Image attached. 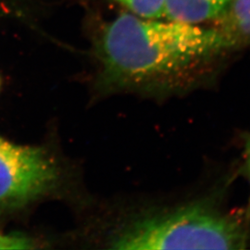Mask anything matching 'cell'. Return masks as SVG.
Listing matches in <instances>:
<instances>
[{
    "label": "cell",
    "mask_w": 250,
    "mask_h": 250,
    "mask_svg": "<svg viewBox=\"0 0 250 250\" xmlns=\"http://www.w3.org/2000/svg\"><path fill=\"white\" fill-rule=\"evenodd\" d=\"M245 172L249 181L250 190V135L245 144Z\"/></svg>",
    "instance_id": "ba28073f"
},
{
    "label": "cell",
    "mask_w": 250,
    "mask_h": 250,
    "mask_svg": "<svg viewBox=\"0 0 250 250\" xmlns=\"http://www.w3.org/2000/svg\"><path fill=\"white\" fill-rule=\"evenodd\" d=\"M246 221L206 200L153 206L124 224L111 240L120 250H246Z\"/></svg>",
    "instance_id": "7a4b0ae2"
},
{
    "label": "cell",
    "mask_w": 250,
    "mask_h": 250,
    "mask_svg": "<svg viewBox=\"0 0 250 250\" xmlns=\"http://www.w3.org/2000/svg\"><path fill=\"white\" fill-rule=\"evenodd\" d=\"M100 50L107 88L161 97L197 87L232 47L213 26L129 12L108 23Z\"/></svg>",
    "instance_id": "6da1fadb"
},
{
    "label": "cell",
    "mask_w": 250,
    "mask_h": 250,
    "mask_svg": "<svg viewBox=\"0 0 250 250\" xmlns=\"http://www.w3.org/2000/svg\"><path fill=\"white\" fill-rule=\"evenodd\" d=\"M231 2L232 0H165L163 18L201 25L219 18Z\"/></svg>",
    "instance_id": "277c9868"
},
{
    "label": "cell",
    "mask_w": 250,
    "mask_h": 250,
    "mask_svg": "<svg viewBox=\"0 0 250 250\" xmlns=\"http://www.w3.org/2000/svg\"><path fill=\"white\" fill-rule=\"evenodd\" d=\"M128 11L136 16L146 19L164 17L165 0H115Z\"/></svg>",
    "instance_id": "8992f818"
},
{
    "label": "cell",
    "mask_w": 250,
    "mask_h": 250,
    "mask_svg": "<svg viewBox=\"0 0 250 250\" xmlns=\"http://www.w3.org/2000/svg\"><path fill=\"white\" fill-rule=\"evenodd\" d=\"M214 25L232 49L250 44V0H232Z\"/></svg>",
    "instance_id": "5b68a950"
},
{
    "label": "cell",
    "mask_w": 250,
    "mask_h": 250,
    "mask_svg": "<svg viewBox=\"0 0 250 250\" xmlns=\"http://www.w3.org/2000/svg\"><path fill=\"white\" fill-rule=\"evenodd\" d=\"M33 248V242L28 238L0 233V250H29Z\"/></svg>",
    "instance_id": "52a82bcc"
},
{
    "label": "cell",
    "mask_w": 250,
    "mask_h": 250,
    "mask_svg": "<svg viewBox=\"0 0 250 250\" xmlns=\"http://www.w3.org/2000/svg\"><path fill=\"white\" fill-rule=\"evenodd\" d=\"M58 181L57 165L44 148L0 136V209L26 205L51 191Z\"/></svg>",
    "instance_id": "3957f363"
}]
</instances>
